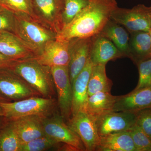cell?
Returning <instances> with one entry per match:
<instances>
[{
    "instance_id": "obj_1",
    "label": "cell",
    "mask_w": 151,
    "mask_h": 151,
    "mask_svg": "<svg viewBox=\"0 0 151 151\" xmlns=\"http://www.w3.org/2000/svg\"><path fill=\"white\" fill-rule=\"evenodd\" d=\"M87 5L56 36L69 42L74 38L92 37L99 34L118 7L116 0H88Z\"/></svg>"
},
{
    "instance_id": "obj_2",
    "label": "cell",
    "mask_w": 151,
    "mask_h": 151,
    "mask_svg": "<svg viewBox=\"0 0 151 151\" xmlns=\"http://www.w3.org/2000/svg\"><path fill=\"white\" fill-rule=\"evenodd\" d=\"M10 68L41 97L54 98L56 90L50 67L42 65L32 58L17 60Z\"/></svg>"
},
{
    "instance_id": "obj_3",
    "label": "cell",
    "mask_w": 151,
    "mask_h": 151,
    "mask_svg": "<svg viewBox=\"0 0 151 151\" xmlns=\"http://www.w3.org/2000/svg\"><path fill=\"white\" fill-rule=\"evenodd\" d=\"M57 101L55 98L35 96L14 101L1 102L4 116L7 121L29 116L45 118L56 113Z\"/></svg>"
},
{
    "instance_id": "obj_4",
    "label": "cell",
    "mask_w": 151,
    "mask_h": 151,
    "mask_svg": "<svg viewBox=\"0 0 151 151\" xmlns=\"http://www.w3.org/2000/svg\"><path fill=\"white\" fill-rule=\"evenodd\" d=\"M14 14V34L33 50L36 56L47 42L56 39V35L39 22L26 15Z\"/></svg>"
},
{
    "instance_id": "obj_5",
    "label": "cell",
    "mask_w": 151,
    "mask_h": 151,
    "mask_svg": "<svg viewBox=\"0 0 151 151\" xmlns=\"http://www.w3.org/2000/svg\"><path fill=\"white\" fill-rule=\"evenodd\" d=\"M111 19L123 26L129 33L149 32L151 29V6L141 4L131 9L118 6L113 11Z\"/></svg>"
},
{
    "instance_id": "obj_6",
    "label": "cell",
    "mask_w": 151,
    "mask_h": 151,
    "mask_svg": "<svg viewBox=\"0 0 151 151\" xmlns=\"http://www.w3.org/2000/svg\"><path fill=\"white\" fill-rule=\"evenodd\" d=\"M0 94L10 101H14L40 96L10 67L0 68Z\"/></svg>"
},
{
    "instance_id": "obj_7",
    "label": "cell",
    "mask_w": 151,
    "mask_h": 151,
    "mask_svg": "<svg viewBox=\"0 0 151 151\" xmlns=\"http://www.w3.org/2000/svg\"><path fill=\"white\" fill-rule=\"evenodd\" d=\"M50 69L57 95L60 115L64 121L68 122L71 118L73 101L72 84L68 66H54L50 68Z\"/></svg>"
},
{
    "instance_id": "obj_8",
    "label": "cell",
    "mask_w": 151,
    "mask_h": 151,
    "mask_svg": "<svg viewBox=\"0 0 151 151\" xmlns=\"http://www.w3.org/2000/svg\"><path fill=\"white\" fill-rule=\"evenodd\" d=\"M68 122V126L81 139L86 151L96 150L100 137L97 132L95 118L86 111H80Z\"/></svg>"
},
{
    "instance_id": "obj_9",
    "label": "cell",
    "mask_w": 151,
    "mask_h": 151,
    "mask_svg": "<svg viewBox=\"0 0 151 151\" xmlns=\"http://www.w3.org/2000/svg\"><path fill=\"white\" fill-rule=\"evenodd\" d=\"M42 121L46 136L58 142L72 146L77 151H86L81 139L65 124L60 115L55 113L51 116L42 118Z\"/></svg>"
},
{
    "instance_id": "obj_10",
    "label": "cell",
    "mask_w": 151,
    "mask_h": 151,
    "mask_svg": "<svg viewBox=\"0 0 151 151\" xmlns=\"http://www.w3.org/2000/svg\"><path fill=\"white\" fill-rule=\"evenodd\" d=\"M39 22L57 35L62 29L64 0H30Z\"/></svg>"
},
{
    "instance_id": "obj_11",
    "label": "cell",
    "mask_w": 151,
    "mask_h": 151,
    "mask_svg": "<svg viewBox=\"0 0 151 151\" xmlns=\"http://www.w3.org/2000/svg\"><path fill=\"white\" fill-rule=\"evenodd\" d=\"M95 119L97 132L100 137L111 133L129 131L136 124V113L112 111Z\"/></svg>"
},
{
    "instance_id": "obj_12",
    "label": "cell",
    "mask_w": 151,
    "mask_h": 151,
    "mask_svg": "<svg viewBox=\"0 0 151 151\" xmlns=\"http://www.w3.org/2000/svg\"><path fill=\"white\" fill-rule=\"evenodd\" d=\"M69 45V42L56 39L50 41L34 58L42 65L50 68L68 66L70 61Z\"/></svg>"
},
{
    "instance_id": "obj_13",
    "label": "cell",
    "mask_w": 151,
    "mask_h": 151,
    "mask_svg": "<svg viewBox=\"0 0 151 151\" xmlns=\"http://www.w3.org/2000/svg\"><path fill=\"white\" fill-rule=\"evenodd\" d=\"M69 44L70 61L68 68L72 84L89 59L92 37L73 39L69 41Z\"/></svg>"
},
{
    "instance_id": "obj_14",
    "label": "cell",
    "mask_w": 151,
    "mask_h": 151,
    "mask_svg": "<svg viewBox=\"0 0 151 151\" xmlns=\"http://www.w3.org/2000/svg\"><path fill=\"white\" fill-rule=\"evenodd\" d=\"M0 53L16 60L35 58L36 55L30 47L9 32L0 33Z\"/></svg>"
},
{
    "instance_id": "obj_15",
    "label": "cell",
    "mask_w": 151,
    "mask_h": 151,
    "mask_svg": "<svg viewBox=\"0 0 151 151\" xmlns=\"http://www.w3.org/2000/svg\"><path fill=\"white\" fill-rule=\"evenodd\" d=\"M93 63L89 58L86 65L72 84L73 101L71 117L80 111H85L89 95L88 85Z\"/></svg>"
},
{
    "instance_id": "obj_16",
    "label": "cell",
    "mask_w": 151,
    "mask_h": 151,
    "mask_svg": "<svg viewBox=\"0 0 151 151\" xmlns=\"http://www.w3.org/2000/svg\"><path fill=\"white\" fill-rule=\"evenodd\" d=\"M149 108H151V86L117 96L113 111L135 113Z\"/></svg>"
},
{
    "instance_id": "obj_17",
    "label": "cell",
    "mask_w": 151,
    "mask_h": 151,
    "mask_svg": "<svg viewBox=\"0 0 151 151\" xmlns=\"http://www.w3.org/2000/svg\"><path fill=\"white\" fill-rule=\"evenodd\" d=\"M124 56L107 38L98 34L92 37L89 58L94 65H106L110 60Z\"/></svg>"
},
{
    "instance_id": "obj_18",
    "label": "cell",
    "mask_w": 151,
    "mask_h": 151,
    "mask_svg": "<svg viewBox=\"0 0 151 151\" xmlns=\"http://www.w3.org/2000/svg\"><path fill=\"white\" fill-rule=\"evenodd\" d=\"M42 117L37 116H24L12 121L21 144L43 136Z\"/></svg>"
},
{
    "instance_id": "obj_19",
    "label": "cell",
    "mask_w": 151,
    "mask_h": 151,
    "mask_svg": "<svg viewBox=\"0 0 151 151\" xmlns=\"http://www.w3.org/2000/svg\"><path fill=\"white\" fill-rule=\"evenodd\" d=\"M128 57L136 63L151 58V39L149 32L130 33Z\"/></svg>"
},
{
    "instance_id": "obj_20",
    "label": "cell",
    "mask_w": 151,
    "mask_h": 151,
    "mask_svg": "<svg viewBox=\"0 0 151 151\" xmlns=\"http://www.w3.org/2000/svg\"><path fill=\"white\" fill-rule=\"evenodd\" d=\"M97 150L137 151L129 131L111 133L100 137Z\"/></svg>"
},
{
    "instance_id": "obj_21",
    "label": "cell",
    "mask_w": 151,
    "mask_h": 151,
    "mask_svg": "<svg viewBox=\"0 0 151 151\" xmlns=\"http://www.w3.org/2000/svg\"><path fill=\"white\" fill-rule=\"evenodd\" d=\"M117 98L111 92H100L92 94L88 97L85 111L96 119L113 111Z\"/></svg>"
},
{
    "instance_id": "obj_22",
    "label": "cell",
    "mask_w": 151,
    "mask_h": 151,
    "mask_svg": "<svg viewBox=\"0 0 151 151\" xmlns=\"http://www.w3.org/2000/svg\"><path fill=\"white\" fill-rule=\"evenodd\" d=\"M99 34L110 40L124 56L128 57L129 35L121 25L110 19Z\"/></svg>"
},
{
    "instance_id": "obj_23",
    "label": "cell",
    "mask_w": 151,
    "mask_h": 151,
    "mask_svg": "<svg viewBox=\"0 0 151 151\" xmlns=\"http://www.w3.org/2000/svg\"><path fill=\"white\" fill-rule=\"evenodd\" d=\"M105 65H93L88 82L89 97L98 92H111L112 83L106 75Z\"/></svg>"
},
{
    "instance_id": "obj_24",
    "label": "cell",
    "mask_w": 151,
    "mask_h": 151,
    "mask_svg": "<svg viewBox=\"0 0 151 151\" xmlns=\"http://www.w3.org/2000/svg\"><path fill=\"white\" fill-rule=\"evenodd\" d=\"M21 145L12 122L7 120L0 128V151H20Z\"/></svg>"
},
{
    "instance_id": "obj_25",
    "label": "cell",
    "mask_w": 151,
    "mask_h": 151,
    "mask_svg": "<svg viewBox=\"0 0 151 151\" xmlns=\"http://www.w3.org/2000/svg\"><path fill=\"white\" fill-rule=\"evenodd\" d=\"M59 143L47 136H44L21 145L20 151H44L58 149Z\"/></svg>"
},
{
    "instance_id": "obj_26",
    "label": "cell",
    "mask_w": 151,
    "mask_h": 151,
    "mask_svg": "<svg viewBox=\"0 0 151 151\" xmlns=\"http://www.w3.org/2000/svg\"><path fill=\"white\" fill-rule=\"evenodd\" d=\"M0 3L5 9L14 14L26 15L39 22L34 12L30 0H0Z\"/></svg>"
},
{
    "instance_id": "obj_27",
    "label": "cell",
    "mask_w": 151,
    "mask_h": 151,
    "mask_svg": "<svg viewBox=\"0 0 151 151\" xmlns=\"http://www.w3.org/2000/svg\"><path fill=\"white\" fill-rule=\"evenodd\" d=\"M88 4V0H64L62 14L63 28L70 23Z\"/></svg>"
},
{
    "instance_id": "obj_28",
    "label": "cell",
    "mask_w": 151,
    "mask_h": 151,
    "mask_svg": "<svg viewBox=\"0 0 151 151\" xmlns=\"http://www.w3.org/2000/svg\"><path fill=\"white\" fill-rule=\"evenodd\" d=\"M137 151H151V139L135 124L129 130Z\"/></svg>"
},
{
    "instance_id": "obj_29",
    "label": "cell",
    "mask_w": 151,
    "mask_h": 151,
    "mask_svg": "<svg viewBox=\"0 0 151 151\" xmlns=\"http://www.w3.org/2000/svg\"><path fill=\"white\" fill-rule=\"evenodd\" d=\"M137 65L139 70V81L134 90L151 86V58L139 62Z\"/></svg>"
},
{
    "instance_id": "obj_30",
    "label": "cell",
    "mask_w": 151,
    "mask_h": 151,
    "mask_svg": "<svg viewBox=\"0 0 151 151\" xmlns=\"http://www.w3.org/2000/svg\"><path fill=\"white\" fill-rule=\"evenodd\" d=\"M135 113L136 124L151 139V108H145Z\"/></svg>"
},
{
    "instance_id": "obj_31",
    "label": "cell",
    "mask_w": 151,
    "mask_h": 151,
    "mask_svg": "<svg viewBox=\"0 0 151 151\" xmlns=\"http://www.w3.org/2000/svg\"><path fill=\"white\" fill-rule=\"evenodd\" d=\"M15 28V17L14 13L6 9L0 12V33L14 34Z\"/></svg>"
},
{
    "instance_id": "obj_32",
    "label": "cell",
    "mask_w": 151,
    "mask_h": 151,
    "mask_svg": "<svg viewBox=\"0 0 151 151\" xmlns=\"http://www.w3.org/2000/svg\"><path fill=\"white\" fill-rule=\"evenodd\" d=\"M16 61L0 53V68L10 67Z\"/></svg>"
},
{
    "instance_id": "obj_33",
    "label": "cell",
    "mask_w": 151,
    "mask_h": 151,
    "mask_svg": "<svg viewBox=\"0 0 151 151\" xmlns=\"http://www.w3.org/2000/svg\"><path fill=\"white\" fill-rule=\"evenodd\" d=\"M6 119L4 116L0 117V128L2 127L3 125L6 122Z\"/></svg>"
},
{
    "instance_id": "obj_34",
    "label": "cell",
    "mask_w": 151,
    "mask_h": 151,
    "mask_svg": "<svg viewBox=\"0 0 151 151\" xmlns=\"http://www.w3.org/2000/svg\"><path fill=\"white\" fill-rule=\"evenodd\" d=\"M11 102V101H10L9 100H8V99H7L6 98H5V97H3L2 95H1L0 94V103H1V102Z\"/></svg>"
},
{
    "instance_id": "obj_35",
    "label": "cell",
    "mask_w": 151,
    "mask_h": 151,
    "mask_svg": "<svg viewBox=\"0 0 151 151\" xmlns=\"http://www.w3.org/2000/svg\"><path fill=\"white\" fill-rule=\"evenodd\" d=\"M1 116H4V113H3L2 109L0 106V117Z\"/></svg>"
},
{
    "instance_id": "obj_36",
    "label": "cell",
    "mask_w": 151,
    "mask_h": 151,
    "mask_svg": "<svg viewBox=\"0 0 151 151\" xmlns=\"http://www.w3.org/2000/svg\"><path fill=\"white\" fill-rule=\"evenodd\" d=\"M5 9H5L4 7L1 4V3H0V12L4 10Z\"/></svg>"
},
{
    "instance_id": "obj_37",
    "label": "cell",
    "mask_w": 151,
    "mask_h": 151,
    "mask_svg": "<svg viewBox=\"0 0 151 151\" xmlns=\"http://www.w3.org/2000/svg\"><path fill=\"white\" fill-rule=\"evenodd\" d=\"M149 33H150V37L151 39V29L150 30V32H149Z\"/></svg>"
},
{
    "instance_id": "obj_38",
    "label": "cell",
    "mask_w": 151,
    "mask_h": 151,
    "mask_svg": "<svg viewBox=\"0 0 151 151\" xmlns=\"http://www.w3.org/2000/svg\"></svg>"
}]
</instances>
